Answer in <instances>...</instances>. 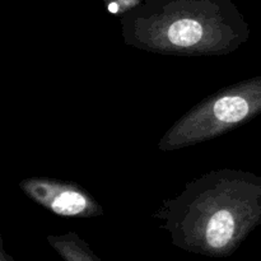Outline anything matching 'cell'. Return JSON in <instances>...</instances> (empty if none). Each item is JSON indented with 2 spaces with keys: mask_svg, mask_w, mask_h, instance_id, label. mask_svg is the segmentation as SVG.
Instances as JSON below:
<instances>
[{
  "mask_svg": "<svg viewBox=\"0 0 261 261\" xmlns=\"http://www.w3.org/2000/svg\"><path fill=\"white\" fill-rule=\"evenodd\" d=\"M120 20L125 45L161 55H228L250 35L229 0H145Z\"/></svg>",
  "mask_w": 261,
  "mask_h": 261,
  "instance_id": "obj_1",
  "label": "cell"
},
{
  "mask_svg": "<svg viewBox=\"0 0 261 261\" xmlns=\"http://www.w3.org/2000/svg\"><path fill=\"white\" fill-rule=\"evenodd\" d=\"M154 218L182 237L222 251L261 222V178L247 171H211L186 184L176 198L163 200Z\"/></svg>",
  "mask_w": 261,
  "mask_h": 261,
  "instance_id": "obj_2",
  "label": "cell"
},
{
  "mask_svg": "<svg viewBox=\"0 0 261 261\" xmlns=\"http://www.w3.org/2000/svg\"><path fill=\"white\" fill-rule=\"evenodd\" d=\"M261 112V76L219 89L186 112L161 138L163 152L178 150L218 138Z\"/></svg>",
  "mask_w": 261,
  "mask_h": 261,
  "instance_id": "obj_3",
  "label": "cell"
},
{
  "mask_svg": "<svg viewBox=\"0 0 261 261\" xmlns=\"http://www.w3.org/2000/svg\"><path fill=\"white\" fill-rule=\"evenodd\" d=\"M19 188L31 200L58 216L88 218L103 214L98 201L75 182L30 177L20 181Z\"/></svg>",
  "mask_w": 261,
  "mask_h": 261,
  "instance_id": "obj_4",
  "label": "cell"
},
{
  "mask_svg": "<svg viewBox=\"0 0 261 261\" xmlns=\"http://www.w3.org/2000/svg\"><path fill=\"white\" fill-rule=\"evenodd\" d=\"M140 4H143L142 0H107L106 2L107 10L112 14L120 15V17L132 12Z\"/></svg>",
  "mask_w": 261,
  "mask_h": 261,
  "instance_id": "obj_5",
  "label": "cell"
}]
</instances>
